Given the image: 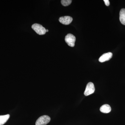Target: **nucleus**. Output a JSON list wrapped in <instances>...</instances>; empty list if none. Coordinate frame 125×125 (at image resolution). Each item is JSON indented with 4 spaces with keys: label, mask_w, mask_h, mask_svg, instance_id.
Here are the masks:
<instances>
[{
    "label": "nucleus",
    "mask_w": 125,
    "mask_h": 125,
    "mask_svg": "<svg viewBox=\"0 0 125 125\" xmlns=\"http://www.w3.org/2000/svg\"><path fill=\"white\" fill-rule=\"evenodd\" d=\"M113 54L112 52H108L103 54L100 57L99 61L100 62H103L109 60L112 57Z\"/></svg>",
    "instance_id": "obj_6"
},
{
    "label": "nucleus",
    "mask_w": 125,
    "mask_h": 125,
    "mask_svg": "<svg viewBox=\"0 0 125 125\" xmlns=\"http://www.w3.org/2000/svg\"><path fill=\"white\" fill-rule=\"evenodd\" d=\"M95 91V88L93 83L90 82L87 84L85 91L84 94L85 96H88L94 93Z\"/></svg>",
    "instance_id": "obj_4"
},
{
    "label": "nucleus",
    "mask_w": 125,
    "mask_h": 125,
    "mask_svg": "<svg viewBox=\"0 0 125 125\" xmlns=\"http://www.w3.org/2000/svg\"><path fill=\"white\" fill-rule=\"evenodd\" d=\"M32 28L37 33L40 35H44L46 32V29L42 25L39 24L35 23L32 25Z\"/></svg>",
    "instance_id": "obj_1"
},
{
    "label": "nucleus",
    "mask_w": 125,
    "mask_h": 125,
    "mask_svg": "<svg viewBox=\"0 0 125 125\" xmlns=\"http://www.w3.org/2000/svg\"><path fill=\"white\" fill-rule=\"evenodd\" d=\"M51 121V118L48 116H42L37 119L36 122V125H46Z\"/></svg>",
    "instance_id": "obj_2"
},
{
    "label": "nucleus",
    "mask_w": 125,
    "mask_h": 125,
    "mask_svg": "<svg viewBox=\"0 0 125 125\" xmlns=\"http://www.w3.org/2000/svg\"><path fill=\"white\" fill-rule=\"evenodd\" d=\"M65 40L66 42L69 46L74 47L76 38L73 35L70 33L68 34L66 36Z\"/></svg>",
    "instance_id": "obj_3"
},
{
    "label": "nucleus",
    "mask_w": 125,
    "mask_h": 125,
    "mask_svg": "<svg viewBox=\"0 0 125 125\" xmlns=\"http://www.w3.org/2000/svg\"><path fill=\"white\" fill-rule=\"evenodd\" d=\"M73 19L70 16H64L59 18V21L62 24L67 25L69 24L72 22Z\"/></svg>",
    "instance_id": "obj_5"
},
{
    "label": "nucleus",
    "mask_w": 125,
    "mask_h": 125,
    "mask_svg": "<svg viewBox=\"0 0 125 125\" xmlns=\"http://www.w3.org/2000/svg\"><path fill=\"white\" fill-rule=\"evenodd\" d=\"M104 1L105 2V4L106 6H109L110 5V2L108 0H104Z\"/></svg>",
    "instance_id": "obj_11"
},
{
    "label": "nucleus",
    "mask_w": 125,
    "mask_h": 125,
    "mask_svg": "<svg viewBox=\"0 0 125 125\" xmlns=\"http://www.w3.org/2000/svg\"><path fill=\"white\" fill-rule=\"evenodd\" d=\"M72 0H62L61 1L62 4L64 6L69 5L71 4Z\"/></svg>",
    "instance_id": "obj_10"
},
{
    "label": "nucleus",
    "mask_w": 125,
    "mask_h": 125,
    "mask_svg": "<svg viewBox=\"0 0 125 125\" xmlns=\"http://www.w3.org/2000/svg\"><path fill=\"white\" fill-rule=\"evenodd\" d=\"M10 117L9 114L0 115V125H3L6 123Z\"/></svg>",
    "instance_id": "obj_9"
},
{
    "label": "nucleus",
    "mask_w": 125,
    "mask_h": 125,
    "mask_svg": "<svg viewBox=\"0 0 125 125\" xmlns=\"http://www.w3.org/2000/svg\"><path fill=\"white\" fill-rule=\"evenodd\" d=\"M100 110L103 113H108L111 111V108L108 104H104L100 107Z\"/></svg>",
    "instance_id": "obj_7"
},
{
    "label": "nucleus",
    "mask_w": 125,
    "mask_h": 125,
    "mask_svg": "<svg viewBox=\"0 0 125 125\" xmlns=\"http://www.w3.org/2000/svg\"><path fill=\"white\" fill-rule=\"evenodd\" d=\"M120 20L122 24L125 25V9L121 10L120 13Z\"/></svg>",
    "instance_id": "obj_8"
},
{
    "label": "nucleus",
    "mask_w": 125,
    "mask_h": 125,
    "mask_svg": "<svg viewBox=\"0 0 125 125\" xmlns=\"http://www.w3.org/2000/svg\"><path fill=\"white\" fill-rule=\"evenodd\" d=\"M48 30H47V29L46 30V32H48Z\"/></svg>",
    "instance_id": "obj_12"
}]
</instances>
